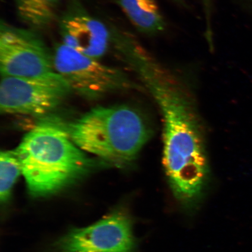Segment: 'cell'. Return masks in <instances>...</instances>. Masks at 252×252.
Segmentation results:
<instances>
[{"instance_id": "obj_5", "label": "cell", "mask_w": 252, "mask_h": 252, "mask_svg": "<svg viewBox=\"0 0 252 252\" xmlns=\"http://www.w3.org/2000/svg\"><path fill=\"white\" fill-rule=\"evenodd\" d=\"M53 57L55 71L71 90L84 96L99 97L130 85L127 75L121 70L81 54L62 42L53 47Z\"/></svg>"}, {"instance_id": "obj_12", "label": "cell", "mask_w": 252, "mask_h": 252, "mask_svg": "<svg viewBox=\"0 0 252 252\" xmlns=\"http://www.w3.org/2000/svg\"><path fill=\"white\" fill-rule=\"evenodd\" d=\"M205 18V23L207 26L213 24V0H201Z\"/></svg>"}, {"instance_id": "obj_13", "label": "cell", "mask_w": 252, "mask_h": 252, "mask_svg": "<svg viewBox=\"0 0 252 252\" xmlns=\"http://www.w3.org/2000/svg\"><path fill=\"white\" fill-rule=\"evenodd\" d=\"M172 1L176 3L178 5H181L183 7H188V4L185 2V0H172Z\"/></svg>"}, {"instance_id": "obj_7", "label": "cell", "mask_w": 252, "mask_h": 252, "mask_svg": "<svg viewBox=\"0 0 252 252\" xmlns=\"http://www.w3.org/2000/svg\"><path fill=\"white\" fill-rule=\"evenodd\" d=\"M132 224L126 210H116L92 225L71 230L58 248L61 252H133Z\"/></svg>"}, {"instance_id": "obj_3", "label": "cell", "mask_w": 252, "mask_h": 252, "mask_svg": "<svg viewBox=\"0 0 252 252\" xmlns=\"http://www.w3.org/2000/svg\"><path fill=\"white\" fill-rule=\"evenodd\" d=\"M65 129L84 152L121 168L136 159L151 135L146 116L128 105L96 107Z\"/></svg>"}, {"instance_id": "obj_2", "label": "cell", "mask_w": 252, "mask_h": 252, "mask_svg": "<svg viewBox=\"0 0 252 252\" xmlns=\"http://www.w3.org/2000/svg\"><path fill=\"white\" fill-rule=\"evenodd\" d=\"M29 193L49 196L69 187L89 171L91 162L65 128L43 122L25 135L15 150Z\"/></svg>"}, {"instance_id": "obj_10", "label": "cell", "mask_w": 252, "mask_h": 252, "mask_svg": "<svg viewBox=\"0 0 252 252\" xmlns=\"http://www.w3.org/2000/svg\"><path fill=\"white\" fill-rule=\"evenodd\" d=\"M20 20L35 31L46 29L57 17L61 0H14Z\"/></svg>"}, {"instance_id": "obj_8", "label": "cell", "mask_w": 252, "mask_h": 252, "mask_svg": "<svg viewBox=\"0 0 252 252\" xmlns=\"http://www.w3.org/2000/svg\"><path fill=\"white\" fill-rule=\"evenodd\" d=\"M62 43L84 55L99 60L111 47V30L85 9L78 0H71L59 19Z\"/></svg>"}, {"instance_id": "obj_9", "label": "cell", "mask_w": 252, "mask_h": 252, "mask_svg": "<svg viewBox=\"0 0 252 252\" xmlns=\"http://www.w3.org/2000/svg\"><path fill=\"white\" fill-rule=\"evenodd\" d=\"M116 1L140 32L154 36L165 31L166 21L155 0H116Z\"/></svg>"}, {"instance_id": "obj_1", "label": "cell", "mask_w": 252, "mask_h": 252, "mask_svg": "<svg viewBox=\"0 0 252 252\" xmlns=\"http://www.w3.org/2000/svg\"><path fill=\"white\" fill-rule=\"evenodd\" d=\"M131 68L158 105L163 126V166L173 195L184 209H196L209 167L199 123L190 99L173 74L148 52Z\"/></svg>"}, {"instance_id": "obj_4", "label": "cell", "mask_w": 252, "mask_h": 252, "mask_svg": "<svg viewBox=\"0 0 252 252\" xmlns=\"http://www.w3.org/2000/svg\"><path fill=\"white\" fill-rule=\"evenodd\" d=\"M1 77L45 78L54 76L53 50L37 31L0 24Z\"/></svg>"}, {"instance_id": "obj_11", "label": "cell", "mask_w": 252, "mask_h": 252, "mask_svg": "<svg viewBox=\"0 0 252 252\" xmlns=\"http://www.w3.org/2000/svg\"><path fill=\"white\" fill-rule=\"evenodd\" d=\"M21 174V163L15 151H2L0 153V200L2 203L8 200Z\"/></svg>"}, {"instance_id": "obj_6", "label": "cell", "mask_w": 252, "mask_h": 252, "mask_svg": "<svg viewBox=\"0 0 252 252\" xmlns=\"http://www.w3.org/2000/svg\"><path fill=\"white\" fill-rule=\"evenodd\" d=\"M70 90L58 73L45 78L1 77L0 110L4 114L43 116L56 108Z\"/></svg>"}]
</instances>
